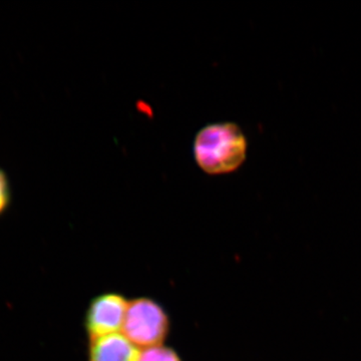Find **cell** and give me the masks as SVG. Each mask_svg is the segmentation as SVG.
<instances>
[{
    "instance_id": "1",
    "label": "cell",
    "mask_w": 361,
    "mask_h": 361,
    "mask_svg": "<svg viewBox=\"0 0 361 361\" xmlns=\"http://www.w3.org/2000/svg\"><path fill=\"white\" fill-rule=\"evenodd\" d=\"M247 151L246 135L235 123H210L195 135V161L208 175L230 174L238 170L246 161Z\"/></svg>"
},
{
    "instance_id": "2",
    "label": "cell",
    "mask_w": 361,
    "mask_h": 361,
    "mask_svg": "<svg viewBox=\"0 0 361 361\" xmlns=\"http://www.w3.org/2000/svg\"><path fill=\"white\" fill-rule=\"evenodd\" d=\"M122 330L139 348L164 345L170 334V316L155 299L137 297L130 300Z\"/></svg>"
},
{
    "instance_id": "3",
    "label": "cell",
    "mask_w": 361,
    "mask_h": 361,
    "mask_svg": "<svg viewBox=\"0 0 361 361\" xmlns=\"http://www.w3.org/2000/svg\"><path fill=\"white\" fill-rule=\"evenodd\" d=\"M130 300L123 294L106 291L94 296L85 310L84 327L87 338L118 334L123 329Z\"/></svg>"
},
{
    "instance_id": "4",
    "label": "cell",
    "mask_w": 361,
    "mask_h": 361,
    "mask_svg": "<svg viewBox=\"0 0 361 361\" xmlns=\"http://www.w3.org/2000/svg\"><path fill=\"white\" fill-rule=\"evenodd\" d=\"M142 349L123 334H109L90 339L87 361H139Z\"/></svg>"
},
{
    "instance_id": "5",
    "label": "cell",
    "mask_w": 361,
    "mask_h": 361,
    "mask_svg": "<svg viewBox=\"0 0 361 361\" xmlns=\"http://www.w3.org/2000/svg\"><path fill=\"white\" fill-rule=\"evenodd\" d=\"M139 361H183L179 353L170 346H154L142 349Z\"/></svg>"
},
{
    "instance_id": "6",
    "label": "cell",
    "mask_w": 361,
    "mask_h": 361,
    "mask_svg": "<svg viewBox=\"0 0 361 361\" xmlns=\"http://www.w3.org/2000/svg\"><path fill=\"white\" fill-rule=\"evenodd\" d=\"M13 202V192L8 176L0 168V217L6 213Z\"/></svg>"
}]
</instances>
